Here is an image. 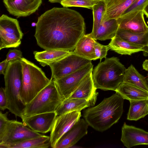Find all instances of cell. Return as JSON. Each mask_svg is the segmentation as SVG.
I'll use <instances>...</instances> for the list:
<instances>
[{"mask_svg":"<svg viewBox=\"0 0 148 148\" xmlns=\"http://www.w3.org/2000/svg\"><path fill=\"white\" fill-rule=\"evenodd\" d=\"M85 32L84 18L79 12L54 7L38 17L34 37L38 45L45 50L73 51Z\"/></svg>","mask_w":148,"mask_h":148,"instance_id":"1","label":"cell"},{"mask_svg":"<svg viewBox=\"0 0 148 148\" xmlns=\"http://www.w3.org/2000/svg\"><path fill=\"white\" fill-rule=\"evenodd\" d=\"M124 100L116 92L97 106L86 110L83 117L88 125L96 130L105 131L120 118L123 112Z\"/></svg>","mask_w":148,"mask_h":148,"instance_id":"2","label":"cell"},{"mask_svg":"<svg viewBox=\"0 0 148 148\" xmlns=\"http://www.w3.org/2000/svg\"><path fill=\"white\" fill-rule=\"evenodd\" d=\"M126 69L118 58H106L95 68L92 73L95 87L104 90L115 91L123 82Z\"/></svg>","mask_w":148,"mask_h":148,"instance_id":"3","label":"cell"},{"mask_svg":"<svg viewBox=\"0 0 148 148\" xmlns=\"http://www.w3.org/2000/svg\"><path fill=\"white\" fill-rule=\"evenodd\" d=\"M22 85L21 91V101L26 106L38 94L48 85L51 80L41 69L33 63L22 57Z\"/></svg>","mask_w":148,"mask_h":148,"instance_id":"4","label":"cell"},{"mask_svg":"<svg viewBox=\"0 0 148 148\" xmlns=\"http://www.w3.org/2000/svg\"><path fill=\"white\" fill-rule=\"evenodd\" d=\"M63 100L55 82L51 80L50 83L26 105L23 117L55 112Z\"/></svg>","mask_w":148,"mask_h":148,"instance_id":"5","label":"cell"},{"mask_svg":"<svg viewBox=\"0 0 148 148\" xmlns=\"http://www.w3.org/2000/svg\"><path fill=\"white\" fill-rule=\"evenodd\" d=\"M18 20L5 15L0 17V50L17 47L23 36Z\"/></svg>","mask_w":148,"mask_h":148,"instance_id":"6","label":"cell"},{"mask_svg":"<svg viewBox=\"0 0 148 148\" xmlns=\"http://www.w3.org/2000/svg\"><path fill=\"white\" fill-rule=\"evenodd\" d=\"M91 62V60L72 53L60 60L49 65L52 73L50 79L61 78L75 71Z\"/></svg>","mask_w":148,"mask_h":148,"instance_id":"7","label":"cell"},{"mask_svg":"<svg viewBox=\"0 0 148 148\" xmlns=\"http://www.w3.org/2000/svg\"><path fill=\"white\" fill-rule=\"evenodd\" d=\"M93 68L91 62L72 73L52 80L63 100L72 94L84 77L92 71Z\"/></svg>","mask_w":148,"mask_h":148,"instance_id":"8","label":"cell"},{"mask_svg":"<svg viewBox=\"0 0 148 148\" xmlns=\"http://www.w3.org/2000/svg\"><path fill=\"white\" fill-rule=\"evenodd\" d=\"M42 135L27 128L23 123L12 120L3 136L0 138V145L15 144Z\"/></svg>","mask_w":148,"mask_h":148,"instance_id":"9","label":"cell"},{"mask_svg":"<svg viewBox=\"0 0 148 148\" xmlns=\"http://www.w3.org/2000/svg\"><path fill=\"white\" fill-rule=\"evenodd\" d=\"M81 116L80 112L74 111L57 116L50 136L51 147L55 148L60 138L80 119Z\"/></svg>","mask_w":148,"mask_h":148,"instance_id":"10","label":"cell"},{"mask_svg":"<svg viewBox=\"0 0 148 148\" xmlns=\"http://www.w3.org/2000/svg\"><path fill=\"white\" fill-rule=\"evenodd\" d=\"M56 112L41 113L23 117V123L33 130L43 134L51 132L57 116Z\"/></svg>","mask_w":148,"mask_h":148,"instance_id":"11","label":"cell"},{"mask_svg":"<svg viewBox=\"0 0 148 148\" xmlns=\"http://www.w3.org/2000/svg\"><path fill=\"white\" fill-rule=\"evenodd\" d=\"M10 14L17 18L28 16L35 12L42 0H3Z\"/></svg>","mask_w":148,"mask_h":148,"instance_id":"12","label":"cell"},{"mask_svg":"<svg viewBox=\"0 0 148 148\" xmlns=\"http://www.w3.org/2000/svg\"><path fill=\"white\" fill-rule=\"evenodd\" d=\"M143 10H138L123 15L117 19L119 28L135 33L148 31Z\"/></svg>","mask_w":148,"mask_h":148,"instance_id":"13","label":"cell"},{"mask_svg":"<svg viewBox=\"0 0 148 148\" xmlns=\"http://www.w3.org/2000/svg\"><path fill=\"white\" fill-rule=\"evenodd\" d=\"M88 125L85 120L80 119L61 137L55 148H67L74 145L87 134Z\"/></svg>","mask_w":148,"mask_h":148,"instance_id":"14","label":"cell"},{"mask_svg":"<svg viewBox=\"0 0 148 148\" xmlns=\"http://www.w3.org/2000/svg\"><path fill=\"white\" fill-rule=\"evenodd\" d=\"M121 140L127 148L139 145H148V132L125 122L122 128Z\"/></svg>","mask_w":148,"mask_h":148,"instance_id":"15","label":"cell"},{"mask_svg":"<svg viewBox=\"0 0 148 148\" xmlns=\"http://www.w3.org/2000/svg\"><path fill=\"white\" fill-rule=\"evenodd\" d=\"M97 89L93 81L92 71L84 77L75 90L67 99H85L90 101L92 106H93L98 94L96 91Z\"/></svg>","mask_w":148,"mask_h":148,"instance_id":"16","label":"cell"},{"mask_svg":"<svg viewBox=\"0 0 148 148\" xmlns=\"http://www.w3.org/2000/svg\"><path fill=\"white\" fill-rule=\"evenodd\" d=\"M135 0H107L101 23L111 19H117Z\"/></svg>","mask_w":148,"mask_h":148,"instance_id":"17","label":"cell"},{"mask_svg":"<svg viewBox=\"0 0 148 148\" xmlns=\"http://www.w3.org/2000/svg\"><path fill=\"white\" fill-rule=\"evenodd\" d=\"M95 41L90 33L85 34L78 42L73 53L91 60H97L94 47Z\"/></svg>","mask_w":148,"mask_h":148,"instance_id":"18","label":"cell"},{"mask_svg":"<svg viewBox=\"0 0 148 148\" xmlns=\"http://www.w3.org/2000/svg\"><path fill=\"white\" fill-rule=\"evenodd\" d=\"M108 45L109 49L122 55L132 54L146 50L145 47L131 43L116 35Z\"/></svg>","mask_w":148,"mask_h":148,"instance_id":"19","label":"cell"},{"mask_svg":"<svg viewBox=\"0 0 148 148\" xmlns=\"http://www.w3.org/2000/svg\"><path fill=\"white\" fill-rule=\"evenodd\" d=\"M124 99L130 101L148 99V91L124 82L121 83L115 91Z\"/></svg>","mask_w":148,"mask_h":148,"instance_id":"20","label":"cell"},{"mask_svg":"<svg viewBox=\"0 0 148 148\" xmlns=\"http://www.w3.org/2000/svg\"><path fill=\"white\" fill-rule=\"evenodd\" d=\"M73 51L63 50H45L42 51L34 52L35 59L43 66L57 62L68 55Z\"/></svg>","mask_w":148,"mask_h":148,"instance_id":"21","label":"cell"},{"mask_svg":"<svg viewBox=\"0 0 148 148\" xmlns=\"http://www.w3.org/2000/svg\"><path fill=\"white\" fill-rule=\"evenodd\" d=\"M92 106L90 102L85 99L73 98L64 99L55 112L58 116L74 111L80 112L82 110Z\"/></svg>","mask_w":148,"mask_h":148,"instance_id":"22","label":"cell"},{"mask_svg":"<svg viewBox=\"0 0 148 148\" xmlns=\"http://www.w3.org/2000/svg\"><path fill=\"white\" fill-rule=\"evenodd\" d=\"M119 28L116 19L103 21L98 28L93 38L96 40L111 39L116 35Z\"/></svg>","mask_w":148,"mask_h":148,"instance_id":"23","label":"cell"},{"mask_svg":"<svg viewBox=\"0 0 148 148\" xmlns=\"http://www.w3.org/2000/svg\"><path fill=\"white\" fill-rule=\"evenodd\" d=\"M50 136L42 135L15 144L0 145V148H47L51 146Z\"/></svg>","mask_w":148,"mask_h":148,"instance_id":"24","label":"cell"},{"mask_svg":"<svg viewBox=\"0 0 148 148\" xmlns=\"http://www.w3.org/2000/svg\"><path fill=\"white\" fill-rule=\"evenodd\" d=\"M123 82L148 91L147 80L132 64L125 69Z\"/></svg>","mask_w":148,"mask_h":148,"instance_id":"25","label":"cell"},{"mask_svg":"<svg viewBox=\"0 0 148 148\" xmlns=\"http://www.w3.org/2000/svg\"><path fill=\"white\" fill-rule=\"evenodd\" d=\"M127 119L136 121L148 114V99L130 101Z\"/></svg>","mask_w":148,"mask_h":148,"instance_id":"26","label":"cell"},{"mask_svg":"<svg viewBox=\"0 0 148 148\" xmlns=\"http://www.w3.org/2000/svg\"><path fill=\"white\" fill-rule=\"evenodd\" d=\"M116 35L128 42L148 47V31L135 33L119 28Z\"/></svg>","mask_w":148,"mask_h":148,"instance_id":"27","label":"cell"},{"mask_svg":"<svg viewBox=\"0 0 148 148\" xmlns=\"http://www.w3.org/2000/svg\"><path fill=\"white\" fill-rule=\"evenodd\" d=\"M106 4L103 1H99L93 7V25L92 32L90 33L93 38L97 30L101 23Z\"/></svg>","mask_w":148,"mask_h":148,"instance_id":"28","label":"cell"},{"mask_svg":"<svg viewBox=\"0 0 148 148\" xmlns=\"http://www.w3.org/2000/svg\"><path fill=\"white\" fill-rule=\"evenodd\" d=\"M102 0H63L60 3L64 7H75L92 9L93 6Z\"/></svg>","mask_w":148,"mask_h":148,"instance_id":"29","label":"cell"},{"mask_svg":"<svg viewBox=\"0 0 148 148\" xmlns=\"http://www.w3.org/2000/svg\"><path fill=\"white\" fill-rule=\"evenodd\" d=\"M148 4V0H136L122 15L138 10H143Z\"/></svg>","mask_w":148,"mask_h":148,"instance_id":"30","label":"cell"},{"mask_svg":"<svg viewBox=\"0 0 148 148\" xmlns=\"http://www.w3.org/2000/svg\"><path fill=\"white\" fill-rule=\"evenodd\" d=\"M95 52L97 59L100 61L103 58H106L108 51L109 49L108 45H104L95 41L94 45Z\"/></svg>","mask_w":148,"mask_h":148,"instance_id":"31","label":"cell"},{"mask_svg":"<svg viewBox=\"0 0 148 148\" xmlns=\"http://www.w3.org/2000/svg\"><path fill=\"white\" fill-rule=\"evenodd\" d=\"M8 112L3 113L0 112V138L5 133L12 120L8 119L7 117Z\"/></svg>","mask_w":148,"mask_h":148,"instance_id":"32","label":"cell"},{"mask_svg":"<svg viewBox=\"0 0 148 148\" xmlns=\"http://www.w3.org/2000/svg\"><path fill=\"white\" fill-rule=\"evenodd\" d=\"M22 52L16 49H10L6 56V60L9 62L17 60H21L22 58Z\"/></svg>","mask_w":148,"mask_h":148,"instance_id":"33","label":"cell"},{"mask_svg":"<svg viewBox=\"0 0 148 148\" xmlns=\"http://www.w3.org/2000/svg\"><path fill=\"white\" fill-rule=\"evenodd\" d=\"M8 102L5 89L3 87H1L0 89V110L4 111L8 109Z\"/></svg>","mask_w":148,"mask_h":148,"instance_id":"34","label":"cell"},{"mask_svg":"<svg viewBox=\"0 0 148 148\" xmlns=\"http://www.w3.org/2000/svg\"><path fill=\"white\" fill-rule=\"evenodd\" d=\"M8 62L5 59L0 63V73L4 75L5 71L8 66Z\"/></svg>","mask_w":148,"mask_h":148,"instance_id":"35","label":"cell"},{"mask_svg":"<svg viewBox=\"0 0 148 148\" xmlns=\"http://www.w3.org/2000/svg\"><path fill=\"white\" fill-rule=\"evenodd\" d=\"M143 69L148 71V59L146 60L143 64Z\"/></svg>","mask_w":148,"mask_h":148,"instance_id":"36","label":"cell"},{"mask_svg":"<svg viewBox=\"0 0 148 148\" xmlns=\"http://www.w3.org/2000/svg\"><path fill=\"white\" fill-rule=\"evenodd\" d=\"M143 11L144 14L146 16L147 18H148V4L145 7Z\"/></svg>","mask_w":148,"mask_h":148,"instance_id":"37","label":"cell"},{"mask_svg":"<svg viewBox=\"0 0 148 148\" xmlns=\"http://www.w3.org/2000/svg\"><path fill=\"white\" fill-rule=\"evenodd\" d=\"M63 0H48V1L51 3H60Z\"/></svg>","mask_w":148,"mask_h":148,"instance_id":"38","label":"cell"},{"mask_svg":"<svg viewBox=\"0 0 148 148\" xmlns=\"http://www.w3.org/2000/svg\"><path fill=\"white\" fill-rule=\"evenodd\" d=\"M102 0L104 1L105 2V3H106H106L107 1V0Z\"/></svg>","mask_w":148,"mask_h":148,"instance_id":"39","label":"cell"},{"mask_svg":"<svg viewBox=\"0 0 148 148\" xmlns=\"http://www.w3.org/2000/svg\"><path fill=\"white\" fill-rule=\"evenodd\" d=\"M147 85H148V77L147 79Z\"/></svg>","mask_w":148,"mask_h":148,"instance_id":"40","label":"cell"}]
</instances>
